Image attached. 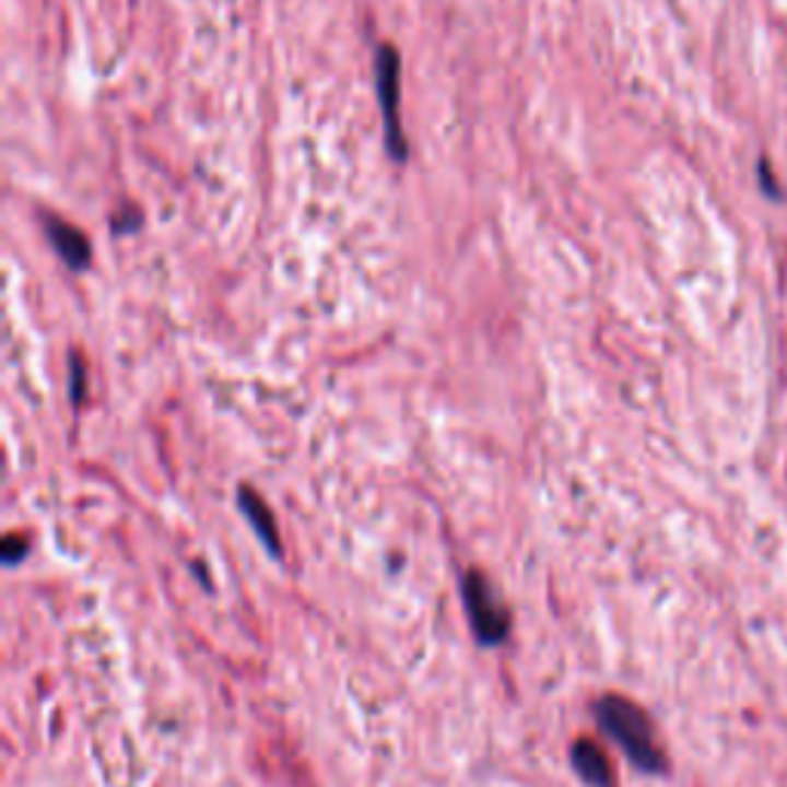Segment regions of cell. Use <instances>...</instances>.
Here are the masks:
<instances>
[{
    "instance_id": "1",
    "label": "cell",
    "mask_w": 787,
    "mask_h": 787,
    "mask_svg": "<svg viewBox=\"0 0 787 787\" xmlns=\"http://www.w3.org/2000/svg\"><path fill=\"white\" fill-rule=\"evenodd\" d=\"M597 723L619 748H622L627 760L643 772H661L665 770V751L658 744L656 726L649 720V714L639 705H634L624 695H603L597 702Z\"/></svg>"
},
{
    "instance_id": "2",
    "label": "cell",
    "mask_w": 787,
    "mask_h": 787,
    "mask_svg": "<svg viewBox=\"0 0 787 787\" xmlns=\"http://www.w3.org/2000/svg\"><path fill=\"white\" fill-rule=\"evenodd\" d=\"M461 597L468 609V622L483 646H498L502 639H508L510 609L490 575L480 569H468L461 575Z\"/></svg>"
},
{
    "instance_id": "3",
    "label": "cell",
    "mask_w": 787,
    "mask_h": 787,
    "mask_svg": "<svg viewBox=\"0 0 787 787\" xmlns=\"http://www.w3.org/2000/svg\"><path fill=\"white\" fill-rule=\"evenodd\" d=\"M376 96L385 117V139L393 161H407L410 148L400 124V52L385 44L376 52Z\"/></svg>"
},
{
    "instance_id": "4",
    "label": "cell",
    "mask_w": 787,
    "mask_h": 787,
    "mask_svg": "<svg viewBox=\"0 0 787 787\" xmlns=\"http://www.w3.org/2000/svg\"><path fill=\"white\" fill-rule=\"evenodd\" d=\"M44 228H47V240L52 244V249L59 252V259H62L68 268H74V271L90 268L93 249H90V240L83 237L81 228L68 225L66 219H59V215H47V219H44Z\"/></svg>"
},
{
    "instance_id": "5",
    "label": "cell",
    "mask_w": 787,
    "mask_h": 787,
    "mask_svg": "<svg viewBox=\"0 0 787 787\" xmlns=\"http://www.w3.org/2000/svg\"><path fill=\"white\" fill-rule=\"evenodd\" d=\"M569 756H573V770L578 772V778L590 787H615V772H612V763H609L607 751L590 741V738H582L575 741L569 748Z\"/></svg>"
},
{
    "instance_id": "6",
    "label": "cell",
    "mask_w": 787,
    "mask_h": 787,
    "mask_svg": "<svg viewBox=\"0 0 787 787\" xmlns=\"http://www.w3.org/2000/svg\"><path fill=\"white\" fill-rule=\"evenodd\" d=\"M237 498H240V510L246 514L249 526H252V529H256V536L265 541V548H268V551H274V554H280L278 524H274V514H271V508H268L262 498H259V492L249 490V486H240Z\"/></svg>"
},
{
    "instance_id": "7",
    "label": "cell",
    "mask_w": 787,
    "mask_h": 787,
    "mask_svg": "<svg viewBox=\"0 0 787 787\" xmlns=\"http://www.w3.org/2000/svg\"><path fill=\"white\" fill-rule=\"evenodd\" d=\"M71 400L83 403V361L71 354Z\"/></svg>"
},
{
    "instance_id": "8",
    "label": "cell",
    "mask_w": 787,
    "mask_h": 787,
    "mask_svg": "<svg viewBox=\"0 0 787 787\" xmlns=\"http://www.w3.org/2000/svg\"><path fill=\"white\" fill-rule=\"evenodd\" d=\"M16 541H19V536H10V539L3 541V560H7L10 566H13V563H19V557H22V554L28 551V544H16Z\"/></svg>"
},
{
    "instance_id": "9",
    "label": "cell",
    "mask_w": 787,
    "mask_h": 787,
    "mask_svg": "<svg viewBox=\"0 0 787 787\" xmlns=\"http://www.w3.org/2000/svg\"><path fill=\"white\" fill-rule=\"evenodd\" d=\"M139 228H142V213H139V210H136L132 215H124V210L117 213V219H115L117 234H120V231H139Z\"/></svg>"
}]
</instances>
